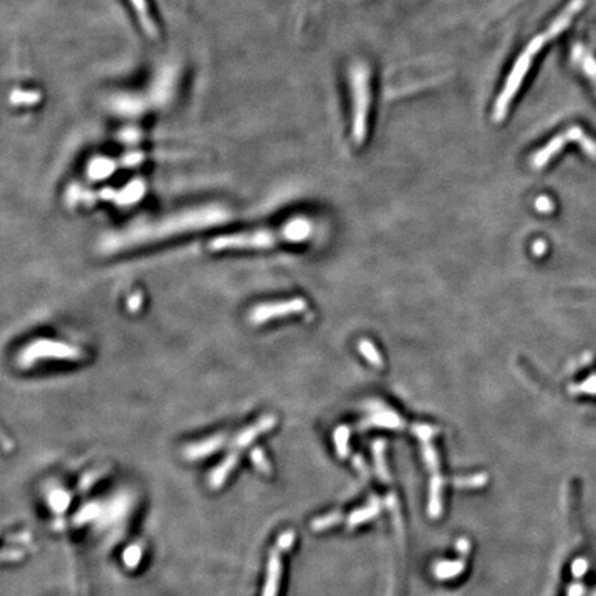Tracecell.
Wrapping results in <instances>:
<instances>
[{"label":"cell","mask_w":596,"mask_h":596,"mask_svg":"<svg viewBox=\"0 0 596 596\" xmlns=\"http://www.w3.org/2000/svg\"><path fill=\"white\" fill-rule=\"evenodd\" d=\"M351 87L354 97L352 138L356 144H362L367 137L370 111V75L367 66L358 64L351 69Z\"/></svg>","instance_id":"obj_5"},{"label":"cell","mask_w":596,"mask_h":596,"mask_svg":"<svg viewBox=\"0 0 596 596\" xmlns=\"http://www.w3.org/2000/svg\"><path fill=\"white\" fill-rule=\"evenodd\" d=\"M488 482L486 475H472V476H459L452 480L454 486L461 489H471V488H480Z\"/></svg>","instance_id":"obj_23"},{"label":"cell","mask_w":596,"mask_h":596,"mask_svg":"<svg viewBox=\"0 0 596 596\" xmlns=\"http://www.w3.org/2000/svg\"><path fill=\"white\" fill-rule=\"evenodd\" d=\"M86 358L87 354L79 347L58 340L37 338L24 347V349H21L17 358V364H20V367H30L39 361L80 362Z\"/></svg>","instance_id":"obj_4"},{"label":"cell","mask_w":596,"mask_h":596,"mask_svg":"<svg viewBox=\"0 0 596 596\" xmlns=\"http://www.w3.org/2000/svg\"><path fill=\"white\" fill-rule=\"evenodd\" d=\"M276 418L272 414H266L264 417H261L256 424H252L250 427H247L246 430H240L236 437L232 442V446L236 452L247 447L256 437H259L261 433L268 432L272 430L276 424Z\"/></svg>","instance_id":"obj_8"},{"label":"cell","mask_w":596,"mask_h":596,"mask_svg":"<svg viewBox=\"0 0 596 596\" xmlns=\"http://www.w3.org/2000/svg\"><path fill=\"white\" fill-rule=\"evenodd\" d=\"M573 58H576V61L583 66L584 72L592 79L596 80V61L595 58L592 57V54H590L587 50H584L581 46H576L573 49Z\"/></svg>","instance_id":"obj_16"},{"label":"cell","mask_w":596,"mask_h":596,"mask_svg":"<svg viewBox=\"0 0 596 596\" xmlns=\"http://www.w3.org/2000/svg\"><path fill=\"white\" fill-rule=\"evenodd\" d=\"M144 191H145L144 184L141 181H135V182H132L130 185H128L120 192V197L118 198V200L120 203H132V201H135V200H138V199L142 197Z\"/></svg>","instance_id":"obj_22"},{"label":"cell","mask_w":596,"mask_h":596,"mask_svg":"<svg viewBox=\"0 0 596 596\" xmlns=\"http://www.w3.org/2000/svg\"><path fill=\"white\" fill-rule=\"evenodd\" d=\"M373 453H374V461H375V469L378 473V478L384 482H387L390 479L388 476V469H387V464L384 461V452H385V442L383 439L374 440L373 446Z\"/></svg>","instance_id":"obj_18"},{"label":"cell","mask_w":596,"mask_h":596,"mask_svg":"<svg viewBox=\"0 0 596 596\" xmlns=\"http://www.w3.org/2000/svg\"><path fill=\"white\" fill-rule=\"evenodd\" d=\"M237 460H239V452L233 450L232 453H230V454L225 457V460L221 463V465H220V466H217V468L213 471V473H211V479H210V482H211L213 488H220V486L224 483V480L228 478L230 472H231L232 469L236 466Z\"/></svg>","instance_id":"obj_14"},{"label":"cell","mask_w":596,"mask_h":596,"mask_svg":"<svg viewBox=\"0 0 596 596\" xmlns=\"http://www.w3.org/2000/svg\"><path fill=\"white\" fill-rule=\"evenodd\" d=\"M381 512V501L377 497H371L368 504L361 508L356 509L355 512H352L348 518V528H356L359 525H362L364 522H368L370 519L375 518L378 514Z\"/></svg>","instance_id":"obj_13"},{"label":"cell","mask_w":596,"mask_h":596,"mask_svg":"<svg viewBox=\"0 0 596 596\" xmlns=\"http://www.w3.org/2000/svg\"><path fill=\"white\" fill-rule=\"evenodd\" d=\"M282 551L275 547L271 552L269 563H268V573L265 581L264 594L263 596H276L279 590V581L282 574V561H280Z\"/></svg>","instance_id":"obj_10"},{"label":"cell","mask_w":596,"mask_h":596,"mask_svg":"<svg viewBox=\"0 0 596 596\" xmlns=\"http://www.w3.org/2000/svg\"><path fill=\"white\" fill-rule=\"evenodd\" d=\"M132 8L138 17V21L142 27V30L147 33L148 37L151 39H158L159 36V30L149 13V7L147 4V0H130Z\"/></svg>","instance_id":"obj_11"},{"label":"cell","mask_w":596,"mask_h":596,"mask_svg":"<svg viewBox=\"0 0 596 596\" xmlns=\"http://www.w3.org/2000/svg\"><path fill=\"white\" fill-rule=\"evenodd\" d=\"M294 531H285V533H282L280 535H279V538H278V544H276V547L283 552V551H287V550H290L292 548V545H293V542H294Z\"/></svg>","instance_id":"obj_27"},{"label":"cell","mask_w":596,"mask_h":596,"mask_svg":"<svg viewBox=\"0 0 596 596\" xmlns=\"http://www.w3.org/2000/svg\"><path fill=\"white\" fill-rule=\"evenodd\" d=\"M340 522H342V515L340 512H330L313 519L311 523V528L313 531H323L338 525Z\"/></svg>","instance_id":"obj_20"},{"label":"cell","mask_w":596,"mask_h":596,"mask_svg":"<svg viewBox=\"0 0 596 596\" xmlns=\"http://www.w3.org/2000/svg\"><path fill=\"white\" fill-rule=\"evenodd\" d=\"M349 428L342 426L338 427L334 432V445L338 453V457L345 459L349 454Z\"/></svg>","instance_id":"obj_19"},{"label":"cell","mask_w":596,"mask_h":596,"mask_svg":"<svg viewBox=\"0 0 596 596\" xmlns=\"http://www.w3.org/2000/svg\"><path fill=\"white\" fill-rule=\"evenodd\" d=\"M312 224L308 218L296 217L278 230H259L233 235H223L213 239L209 249L213 252L235 249H269L282 242L298 243L311 236Z\"/></svg>","instance_id":"obj_2"},{"label":"cell","mask_w":596,"mask_h":596,"mask_svg":"<svg viewBox=\"0 0 596 596\" xmlns=\"http://www.w3.org/2000/svg\"><path fill=\"white\" fill-rule=\"evenodd\" d=\"M113 171H115V163L109 159H105V158L94 159L90 163L89 170H87L90 178H93V180H104L108 175H111Z\"/></svg>","instance_id":"obj_17"},{"label":"cell","mask_w":596,"mask_h":596,"mask_svg":"<svg viewBox=\"0 0 596 596\" xmlns=\"http://www.w3.org/2000/svg\"><path fill=\"white\" fill-rule=\"evenodd\" d=\"M40 99H42L40 97V93H37V92H25V90H23V92L15 90L10 96V101L13 104H15V105H35V104H37L40 101Z\"/></svg>","instance_id":"obj_24"},{"label":"cell","mask_w":596,"mask_h":596,"mask_svg":"<svg viewBox=\"0 0 596 596\" xmlns=\"http://www.w3.org/2000/svg\"><path fill=\"white\" fill-rule=\"evenodd\" d=\"M366 409L371 413L367 418H364L359 424V428H387V430H402L404 428L403 418L394 411L392 409H388L383 402L380 400H368L366 403Z\"/></svg>","instance_id":"obj_7"},{"label":"cell","mask_w":596,"mask_h":596,"mask_svg":"<svg viewBox=\"0 0 596 596\" xmlns=\"http://www.w3.org/2000/svg\"><path fill=\"white\" fill-rule=\"evenodd\" d=\"M358 348H359L361 354L364 355V359L368 364H371L373 366H377V367H381L383 366V358H381L378 349L371 344V341H368V340H361Z\"/></svg>","instance_id":"obj_21"},{"label":"cell","mask_w":596,"mask_h":596,"mask_svg":"<svg viewBox=\"0 0 596 596\" xmlns=\"http://www.w3.org/2000/svg\"><path fill=\"white\" fill-rule=\"evenodd\" d=\"M227 218V213L220 207H206L200 210H194L190 213H184L181 216H175L166 223L159 224L158 227H147L142 230L123 233L119 236L109 237L105 242V249L108 252L120 250L126 247H132L134 244L154 240L158 237H167L170 235L178 233V231H191L204 228L209 225H216L223 223Z\"/></svg>","instance_id":"obj_1"},{"label":"cell","mask_w":596,"mask_h":596,"mask_svg":"<svg viewBox=\"0 0 596 596\" xmlns=\"http://www.w3.org/2000/svg\"><path fill=\"white\" fill-rule=\"evenodd\" d=\"M227 435L225 433H217L213 435L204 440H200L199 443H194L185 449V456L191 460L203 459L209 454H213L216 450L221 449L225 445Z\"/></svg>","instance_id":"obj_9"},{"label":"cell","mask_w":596,"mask_h":596,"mask_svg":"<svg viewBox=\"0 0 596 596\" xmlns=\"http://www.w3.org/2000/svg\"><path fill=\"white\" fill-rule=\"evenodd\" d=\"M442 492H443V479L439 472L432 473L430 483V502H428V514L433 519L439 518L443 511L442 504Z\"/></svg>","instance_id":"obj_12"},{"label":"cell","mask_w":596,"mask_h":596,"mask_svg":"<svg viewBox=\"0 0 596 596\" xmlns=\"http://www.w3.org/2000/svg\"><path fill=\"white\" fill-rule=\"evenodd\" d=\"M456 548H457V551H459L461 555H466V554H468V551H469V542H468V540H465V538H460V540L457 541V544H456Z\"/></svg>","instance_id":"obj_28"},{"label":"cell","mask_w":596,"mask_h":596,"mask_svg":"<svg viewBox=\"0 0 596 596\" xmlns=\"http://www.w3.org/2000/svg\"><path fill=\"white\" fill-rule=\"evenodd\" d=\"M250 457H252V460H253L254 465H256V466H257L261 472L268 473V472L271 471V465L268 463V460H266V457H265V454L263 453V450H261V449H256V450H253Z\"/></svg>","instance_id":"obj_26"},{"label":"cell","mask_w":596,"mask_h":596,"mask_svg":"<svg viewBox=\"0 0 596 596\" xmlns=\"http://www.w3.org/2000/svg\"><path fill=\"white\" fill-rule=\"evenodd\" d=\"M411 432L421 440V442H428L435 435L439 433V428L433 427L430 424H413L411 426Z\"/></svg>","instance_id":"obj_25"},{"label":"cell","mask_w":596,"mask_h":596,"mask_svg":"<svg viewBox=\"0 0 596 596\" xmlns=\"http://www.w3.org/2000/svg\"><path fill=\"white\" fill-rule=\"evenodd\" d=\"M569 27V23L563 18V17H558L552 25L548 28V31L540 36H537L535 39H533V42L528 46V49L522 53V56L518 58V61L515 63V66L512 68L507 83L501 92V94L497 99L496 106H495V120L499 122L505 115H507V109L511 104L512 99L515 97L519 86L522 85L528 70H529L531 61L534 58V56L542 49V46L545 44V42L557 37L559 33H562L566 28Z\"/></svg>","instance_id":"obj_3"},{"label":"cell","mask_w":596,"mask_h":596,"mask_svg":"<svg viewBox=\"0 0 596 596\" xmlns=\"http://www.w3.org/2000/svg\"><path fill=\"white\" fill-rule=\"evenodd\" d=\"M464 569H465L464 561H454V562L446 561V562L436 563L433 567V573H435V577L439 580H450L457 577Z\"/></svg>","instance_id":"obj_15"},{"label":"cell","mask_w":596,"mask_h":596,"mask_svg":"<svg viewBox=\"0 0 596 596\" xmlns=\"http://www.w3.org/2000/svg\"><path fill=\"white\" fill-rule=\"evenodd\" d=\"M308 304L304 298L296 297L287 301H276V302H264L254 306L250 311L249 319L253 325H263L275 318H283L289 315H294L304 312Z\"/></svg>","instance_id":"obj_6"}]
</instances>
